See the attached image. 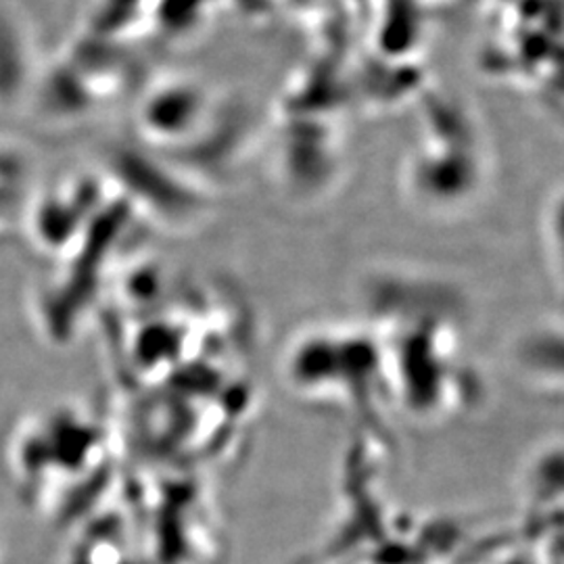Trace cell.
Returning a JSON list of instances; mask_svg holds the SVG:
<instances>
[{
    "label": "cell",
    "mask_w": 564,
    "mask_h": 564,
    "mask_svg": "<svg viewBox=\"0 0 564 564\" xmlns=\"http://www.w3.org/2000/svg\"><path fill=\"white\" fill-rule=\"evenodd\" d=\"M205 109H209V99L199 86L191 82H170L144 101L141 126L147 137L163 144H176L199 128Z\"/></svg>",
    "instance_id": "cell-1"
}]
</instances>
